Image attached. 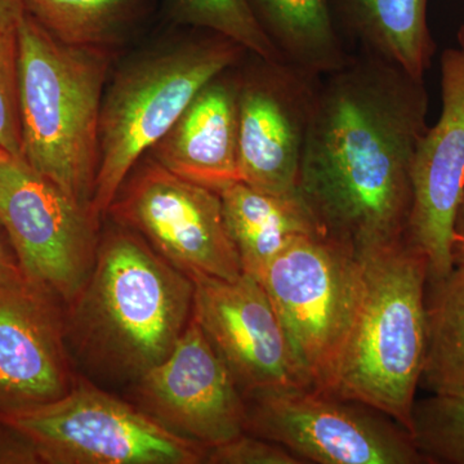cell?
<instances>
[{
  "label": "cell",
  "instance_id": "11",
  "mask_svg": "<svg viewBox=\"0 0 464 464\" xmlns=\"http://www.w3.org/2000/svg\"><path fill=\"white\" fill-rule=\"evenodd\" d=\"M239 72V172L256 190L298 197L299 168L320 78L256 56Z\"/></svg>",
  "mask_w": 464,
  "mask_h": 464
},
{
  "label": "cell",
  "instance_id": "30",
  "mask_svg": "<svg viewBox=\"0 0 464 464\" xmlns=\"http://www.w3.org/2000/svg\"><path fill=\"white\" fill-rule=\"evenodd\" d=\"M8 158L7 154H5V152L0 151V161L3 160V159Z\"/></svg>",
  "mask_w": 464,
  "mask_h": 464
},
{
  "label": "cell",
  "instance_id": "18",
  "mask_svg": "<svg viewBox=\"0 0 464 464\" xmlns=\"http://www.w3.org/2000/svg\"><path fill=\"white\" fill-rule=\"evenodd\" d=\"M342 25L364 48L424 81L436 45L427 20L429 0H331Z\"/></svg>",
  "mask_w": 464,
  "mask_h": 464
},
{
  "label": "cell",
  "instance_id": "14",
  "mask_svg": "<svg viewBox=\"0 0 464 464\" xmlns=\"http://www.w3.org/2000/svg\"><path fill=\"white\" fill-rule=\"evenodd\" d=\"M60 304L23 271L0 279V417L48 404L74 387Z\"/></svg>",
  "mask_w": 464,
  "mask_h": 464
},
{
  "label": "cell",
  "instance_id": "19",
  "mask_svg": "<svg viewBox=\"0 0 464 464\" xmlns=\"http://www.w3.org/2000/svg\"><path fill=\"white\" fill-rule=\"evenodd\" d=\"M256 18L283 60L323 75L347 63L335 29L331 0H248Z\"/></svg>",
  "mask_w": 464,
  "mask_h": 464
},
{
  "label": "cell",
  "instance_id": "8",
  "mask_svg": "<svg viewBox=\"0 0 464 464\" xmlns=\"http://www.w3.org/2000/svg\"><path fill=\"white\" fill-rule=\"evenodd\" d=\"M246 406V432L304 463L427 464L405 427L364 402L298 389L255 393Z\"/></svg>",
  "mask_w": 464,
  "mask_h": 464
},
{
  "label": "cell",
  "instance_id": "2",
  "mask_svg": "<svg viewBox=\"0 0 464 464\" xmlns=\"http://www.w3.org/2000/svg\"><path fill=\"white\" fill-rule=\"evenodd\" d=\"M195 284L136 232L100 234L83 288L66 304V335L85 368L133 384L172 353L192 316Z\"/></svg>",
  "mask_w": 464,
  "mask_h": 464
},
{
  "label": "cell",
  "instance_id": "23",
  "mask_svg": "<svg viewBox=\"0 0 464 464\" xmlns=\"http://www.w3.org/2000/svg\"><path fill=\"white\" fill-rule=\"evenodd\" d=\"M411 433L427 464H464V393L415 400Z\"/></svg>",
  "mask_w": 464,
  "mask_h": 464
},
{
  "label": "cell",
  "instance_id": "6",
  "mask_svg": "<svg viewBox=\"0 0 464 464\" xmlns=\"http://www.w3.org/2000/svg\"><path fill=\"white\" fill-rule=\"evenodd\" d=\"M308 387L333 395L362 288V259L324 235L301 237L262 277Z\"/></svg>",
  "mask_w": 464,
  "mask_h": 464
},
{
  "label": "cell",
  "instance_id": "16",
  "mask_svg": "<svg viewBox=\"0 0 464 464\" xmlns=\"http://www.w3.org/2000/svg\"><path fill=\"white\" fill-rule=\"evenodd\" d=\"M239 82L237 66L212 79L148 157L176 176L216 192L241 181Z\"/></svg>",
  "mask_w": 464,
  "mask_h": 464
},
{
  "label": "cell",
  "instance_id": "26",
  "mask_svg": "<svg viewBox=\"0 0 464 464\" xmlns=\"http://www.w3.org/2000/svg\"><path fill=\"white\" fill-rule=\"evenodd\" d=\"M16 253L9 241L7 231L0 222V279L9 275L20 273Z\"/></svg>",
  "mask_w": 464,
  "mask_h": 464
},
{
  "label": "cell",
  "instance_id": "7",
  "mask_svg": "<svg viewBox=\"0 0 464 464\" xmlns=\"http://www.w3.org/2000/svg\"><path fill=\"white\" fill-rule=\"evenodd\" d=\"M0 420L32 442L41 463H206V447L79 375L63 398Z\"/></svg>",
  "mask_w": 464,
  "mask_h": 464
},
{
  "label": "cell",
  "instance_id": "25",
  "mask_svg": "<svg viewBox=\"0 0 464 464\" xmlns=\"http://www.w3.org/2000/svg\"><path fill=\"white\" fill-rule=\"evenodd\" d=\"M208 464H304L283 445L252 435L240 433L237 438L207 448Z\"/></svg>",
  "mask_w": 464,
  "mask_h": 464
},
{
  "label": "cell",
  "instance_id": "5",
  "mask_svg": "<svg viewBox=\"0 0 464 464\" xmlns=\"http://www.w3.org/2000/svg\"><path fill=\"white\" fill-rule=\"evenodd\" d=\"M246 53L237 42L207 32L141 54L115 72L101 108L100 166L90 207L97 222L108 216L130 170L195 96Z\"/></svg>",
  "mask_w": 464,
  "mask_h": 464
},
{
  "label": "cell",
  "instance_id": "10",
  "mask_svg": "<svg viewBox=\"0 0 464 464\" xmlns=\"http://www.w3.org/2000/svg\"><path fill=\"white\" fill-rule=\"evenodd\" d=\"M0 222L27 279L69 304L90 276L100 222L23 158L0 161Z\"/></svg>",
  "mask_w": 464,
  "mask_h": 464
},
{
  "label": "cell",
  "instance_id": "1",
  "mask_svg": "<svg viewBox=\"0 0 464 464\" xmlns=\"http://www.w3.org/2000/svg\"><path fill=\"white\" fill-rule=\"evenodd\" d=\"M427 112L424 81L373 54L319 79L298 194L324 237L356 257L404 239Z\"/></svg>",
  "mask_w": 464,
  "mask_h": 464
},
{
  "label": "cell",
  "instance_id": "29",
  "mask_svg": "<svg viewBox=\"0 0 464 464\" xmlns=\"http://www.w3.org/2000/svg\"><path fill=\"white\" fill-rule=\"evenodd\" d=\"M458 43H459V50L464 53V25L460 27L458 33Z\"/></svg>",
  "mask_w": 464,
  "mask_h": 464
},
{
  "label": "cell",
  "instance_id": "20",
  "mask_svg": "<svg viewBox=\"0 0 464 464\" xmlns=\"http://www.w3.org/2000/svg\"><path fill=\"white\" fill-rule=\"evenodd\" d=\"M427 346L420 384L464 393V266L427 285Z\"/></svg>",
  "mask_w": 464,
  "mask_h": 464
},
{
  "label": "cell",
  "instance_id": "13",
  "mask_svg": "<svg viewBox=\"0 0 464 464\" xmlns=\"http://www.w3.org/2000/svg\"><path fill=\"white\" fill-rule=\"evenodd\" d=\"M132 387L145 413L203 447L246 432V399L194 316L170 355Z\"/></svg>",
  "mask_w": 464,
  "mask_h": 464
},
{
  "label": "cell",
  "instance_id": "27",
  "mask_svg": "<svg viewBox=\"0 0 464 464\" xmlns=\"http://www.w3.org/2000/svg\"><path fill=\"white\" fill-rule=\"evenodd\" d=\"M451 256H453L454 266H464V188L459 206H458L456 219H454Z\"/></svg>",
  "mask_w": 464,
  "mask_h": 464
},
{
  "label": "cell",
  "instance_id": "21",
  "mask_svg": "<svg viewBox=\"0 0 464 464\" xmlns=\"http://www.w3.org/2000/svg\"><path fill=\"white\" fill-rule=\"evenodd\" d=\"M25 14L53 38L111 48L148 16L154 0H21Z\"/></svg>",
  "mask_w": 464,
  "mask_h": 464
},
{
  "label": "cell",
  "instance_id": "3",
  "mask_svg": "<svg viewBox=\"0 0 464 464\" xmlns=\"http://www.w3.org/2000/svg\"><path fill=\"white\" fill-rule=\"evenodd\" d=\"M17 43L21 158L90 209L111 48L60 42L27 14Z\"/></svg>",
  "mask_w": 464,
  "mask_h": 464
},
{
  "label": "cell",
  "instance_id": "12",
  "mask_svg": "<svg viewBox=\"0 0 464 464\" xmlns=\"http://www.w3.org/2000/svg\"><path fill=\"white\" fill-rule=\"evenodd\" d=\"M192 316L227 366L244 399L274 390L310 389L265 286L197 277ZM311 390V389H310Z\"/></svg>",
  "mask_w": 464,
  "mask_h": 464
},
{
  "label": "cell",
  "instance_id": "17",
  "mask_svg": "<svg viewBox=\"0 0 464 464\" xmlns=\"http://www.w3.org/2000/svg\"><path fill=\"white\" fill-rule=\"evenodd\" d=\"M226 227L243 274L261 282L268 266L295 241L324 235L301 197H277L235 182L218 192Z\"/></svg>",
  "mask_w": 464,
  "mask_h": 464
},
{
  "label": "cell",
  "instance_id": "4",
  "mask_svg": "<svg viewBox=\"0 0 464 464\" xmlns=\"http://www.w3.org/2000/svg\"><path fill=\"white\" fill-rule=\"evenodd\" d=\"M359 258L362 295L333 395L364 402L411 432L426 356L429 265L405 237Z\"/></svg>",
  "mask_w": 464,
  "mask_h": 464
},
{
  "label": "cell",
  "instance_id": "9",
  "mask_svg": "<svg viewBox=\"0 0 464 464\" xmlns=\"http://www.w3.org/2000/svg\"><path fill=\"white\" fill-rule=\"evenodd\" d=\"M106 218L136 232L191 280L243 275L218 192L176 176L154 159L134 166Z\"/></svg>",
  "mask_w": 464,
  "mask_h": 464
},
{
  "label": "cell",
  "instance_id": "22",
  "mask_svg": "<svg viewBox=\"0 0 464 464\" xmlns=\"http://www.w3.org/2000/svg\"><path fill=\"white\" fill-rule=\"evenodd\" d=\"M168 16L179 25L221 34L250 54L284 61L259 25L248 0H166Z\"/></svg>",
  "mask_w": 464,
  "mask_h": 464
},
{
  "label": "cell",
  "instance_id": "28",
  "mask_svg": "<svg viewBox=\"0 0 464 464\" xmlns=\"http://www.w3.org/2000/svg\"><path fill=\"white\" fill-rule=\"evenodd\" d=\"M24 11L21 0H0V25L7 29H17Z\"/></svg>",
  "mask_w": 464,
  "mask_h": 464
},
{
  "label": "cell",
  "instance_id": "24",
  "mask_svg": "<svg viewBox=\"0 0 464 464\" xmlns=\"http://www.w3.org/2000/svg\"><path fill=\"white\" fill-rule=\"evenodd\" d=\"M0 151L21 158L17 29L0 25Z\"/></svg>",
  "mask_w": 464,
  "mask_h": 464
},
{
  "label": "cell",
  "instance_id": "15",
  "mask_svg": "<svg viewBox=\"0 0 464 464\" xmlns=\"http://www.w3.org/2000/svg\"><path fill=\"white\" fill-rule=\"evenodd\" d=\"M441 114L420 137L411 164V207L405 239L429 265V283L454 267L453 226L464 188V53L441 56Z\"/></svg>",
  "mask_w": 464,
  "mask_h": 464
}]
</instances>
